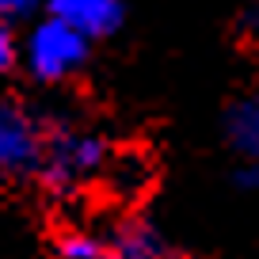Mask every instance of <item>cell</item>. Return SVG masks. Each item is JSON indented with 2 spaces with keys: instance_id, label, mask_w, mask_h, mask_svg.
<instances>
[{
  "instance_id": "1",
  "label": "cell",
  "mask_w": 259,
  "mask_h": 259,
  "mask_svg": "<svg viewBox=\"0 0 259 259\" xmlns=\"http://www.w3.org/2000/svg\"><path fill=\"white\" fill-rule=\"evenodd\" d=\"M107 171V145L99 134L76 122H50L42 138L38 176L54 194H73Z\"/></svg>"
},
{
  "instance_id": "2",
  "label": "cell",
  "mask_w": 259,
  "mask_h": 259,
  "mask_svg": "<svg viewBox=\"0 0 259 259\" xmlns=\"http://www.w3.org/2000/svg\"><path fill=\"white\" fill-rule=\"evenodd\" d=\"M61 259H171L164 236L145 221H122L111 236H96L88 229H69L57 240Z\"/></svg>"
},
{
  "instance_id": "3",
  "label": "cell",
  "mask_w": 259,
  "mask_h": 259,
  "mask_svg": "<svg viewBox=\"0 0 259 259\" xmlns=\"http://www.w3.org/2000/svg\"><path fill=\"white\" fill-rule=\"evenodd\" d=\"M23 61L31 69L34 80H69L73 73H80V65L88 61V38L76 34L73 27H65L61 19H42L23 46Z\"/></svg>"
},
{
  "instance_id": "4",
  "label": "cell",
  "mask_w": 259,
  "mask_h": 259,
  "mask_svg": "<svg viewBox=\"0 0 259 259\" xmlns=\"http://www.w3.org/2000/svg\"><path fill=\"white\" fill-rule=\"evenodd\" d=\"M46 126L16 99H0V179H27L38 171Z\"/></svg>"
},
{
  "instance_id": "5",
  "label": "cell",
  "mask_w": 259,
  "mask_h": 259,
  "mask_svg": "<svg viewBox=\"0 0 259 259\" xmlns=\"http://www.w3.org/2000/svg\"><path fill=\"white\" fill-rule=\"evenodd\" d=\"M50 19H61L84 38H107L122 23L118 0H50Z\"/></svg>"
},
{
  "instance_id": "6",
  "label": "cell",
  "mask_w": 259,
  "mask_h": 259,
  "mask_svg": "<svg viewBox=\"0 0 259 259\" xmlns=\"http://www.w3.org/2000/svg\"><path fill=\"white\" fill-rule=\"evenodd\" d=\"M225 134L229 145L244 156V160H259V92L236 99L225 114Z\"/></svg>"
},
{
  "instance_id": "7",
  "label": "cell",
  "mask_w": 259,
  "mask_h": 259,
  "mask_svg": "<svg viewBox=\"0 0 259 259\" xmlns=\"http://www.w3.org/2000/svg\"><path fill=\"white\" fill-rule=\"evenodd\" d=\"M38 8V0H0V23H19Z\"/></svg>"
},
{
  "instance_id": "8",
  "label": "cell",
  "mask_w": 259,
  "mask_h": 259,
  "mask_svg": "<svg viewBox=\"0 0 259 259\" xmlns=\"http://www.w3.org/2000/svg\"><path fill=\"white\" fill-rule=\"evenodd\" d=\"M12 61H16V38H12L8 23H0V73H8Z\"/></svg>"
},
{
  "instance_id": "9",
  "label": "cell",
  "mask_w": 259,
  "mask_h": 259,
  "mask_svg": "<svg viewBox=\"0 0 259 259\" xmlns=\"http://www.w3.org/2000/svg\"><path fill=\"white\" fill-rule=\"evenodd\" d=\"M236 187L244 191H259V160H244L236 168Z\"/></svg>"
},
{
  "instance_id": "10",
  "label": "cell",
  "mask_w": 259,
  "mask_h": 259,
  "mask_svg": "<svg viewBox=\"0 0 259 259\" xmlns=\"http://www.w3.org/2000/svg\"><path fill=\"white\" fill-rule=\"evenodd\" d=\"M240 31L248 34L251 42H259V4H255V8H248V12H244V19H240Z\"/></svg>"
}]
</instances>
